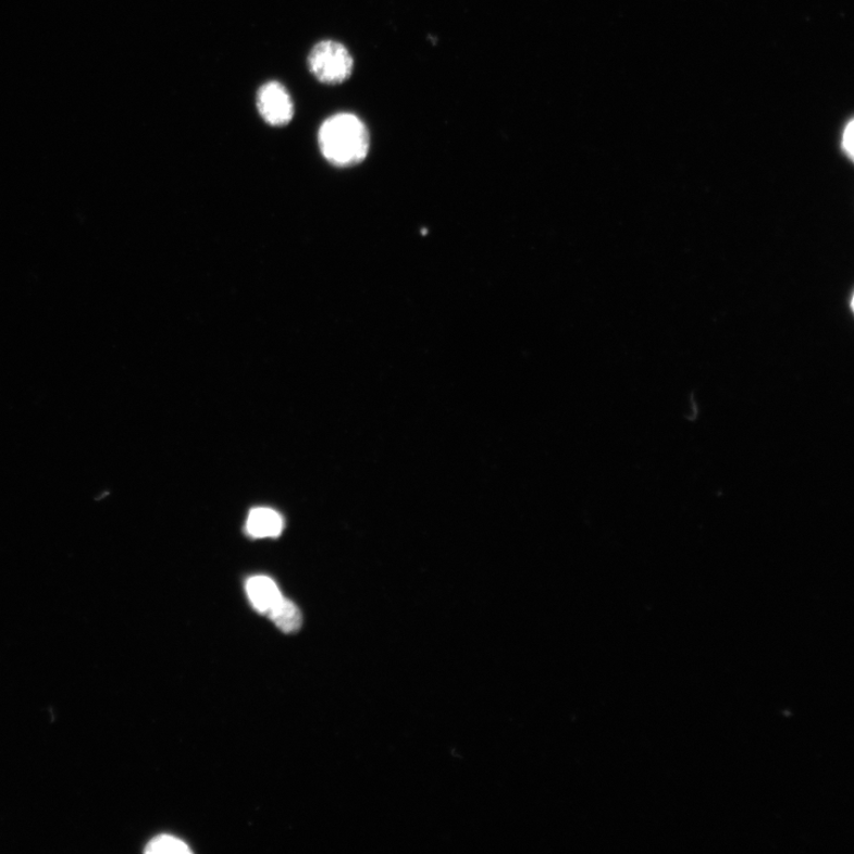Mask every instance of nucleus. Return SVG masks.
Returning <instances> with one entry per match:
<instances>
[{"label":"nucleus","instance_id":"4","mask_svg":"<svg viewBox=\"0 0 854 854\" xmlns=\"http://www.w3.org/2000/svg\"><path fill=\"white\" fill-rule=\"evenodd\" d=\"M246 593L255 609L264 615H268L283 598L277 584L267 575L249 578Z\"/></svg>","mask_w":854,"mask_h":854},{"label":"nucleus","instance_id":"5","mask_svg":"<svg viewBox=\"0 0 854 854\" xmlns=\"http://www.w3.org/2000/svg\"><path fill=\"white\" fill-rule=\"evenodd\" d=\"M284 530V520L279 511L270 508H256L249 512L246 532L256 539L277 537Z\"/></svg>","mask_w":854,"mask_h":854},{"label":"nucleus","instance_id":"3","mask_svg":"<svg viewBox=\"0 0 854 854\" xmlns=\"http://www.w3.org/2000/svg\"><path fill=\"white\" fill-rule=\"evenodd\" d=\"M257 108L268 124L285 126L294 120L295 103L285 86L277 82L262 85L258 90Z\"/></svg>","mask_w":854,"mask_h":854},{"label":"nucleus","instance_id":"8","mask_svg":"<svg viewBox=\"0 0 854 854\" xmlns=\"http://www.w3.org/2000/svg\"><path fill=\"white\" fill-rule=\"evenodd\" d=\"M853 121H850L843 131L842 140H840V148H842V152L847 157L849 161L853 162Z\"/></svg>","mask_w":854,"mask_h":854},{"label":"nucleus","instance_id":"6","mask_svg":"<svg viewBox=\"0 0 854 854\" xmlns=\"http://www.w3.org/2000/svg\"><path fill=\"white\" fill-rule=\"evenodd\" d=\"M270 619L282 632L290 634L297 632L301 626V614L296 604L286 598H282L274 608L268 614Z\"/></svg>","mask_w":854,"mask_h":854},{"label":"nucleus","instance_id":"7","mask_svg":"<svg viewBox=\"0 0 854 854\" xmlns=\"http://www.w3.org/2000/svg\"><path fill=\"white\" fill-rule=\"evenodd\" d=\"M146 852L149 854H188L191 853V850L177 838L160 836L151 840Z\"/></svg>","mask_w":854,"mask_h":854},{"label":"nucleus","instance_id":"2","mask_svg":"<svg viewBox=\"0 0 854 854\" xmlns=\"http://www.w3.org/2000/svg\"><path fill=\"white\" fill-rule=\"evenodd\" d=\"M308 64L311 74L325 85L344 84L354 70V59L349 50L335 41H322L314 46Z\"/></svg>","mask_w":854,"mask_h":854},{"label":"nucleus","instance_id":"1","mask_svg":"<svg viewBox=\"0 0 854 854\" xmlns=\"http://www.w3.org/2000/svg\"><path fill=\"white\" fill-rule=\"evenodd\" d=\"M319 144L327 162L349 168L364 161L370 151L371 138L359 116L338 113L322 124Z\"/></svg>","mask_w":854,"mask_h":854}]
</instances>
